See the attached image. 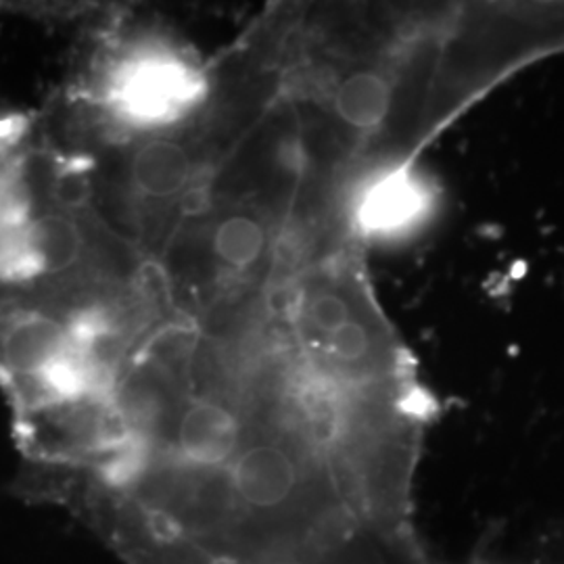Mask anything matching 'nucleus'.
I'll use <instances>...</instances> for the list:
<instances>
[{
	"label": "nucleus",
	"instance_id": "2",
	"mask_svg": "<svg viewBox=\"0 0 564 564\" xmlns=\"http://www.w3.org/2000/svg\"><path fill=\"white\" fill-rule=\"evenodd\" d=\"M429 209V186L419 172L402 165L366 182L354 205V224L364 237L395 239L423 223Z\"/></svg>",
	"mask_w": 564,
	"mask_h": 564
},
{
	"label": "nucleus",
	"instance_id": "6",
	"mask_svg": "<svg viewBox=\"0 0 564 564\" xmlns=\"http://www.w3.org/2000/svg\"><path fill=\"white\" fill-rule=\"evenodd\" d=\"M132 184L151 199H167L182 193L193 176L186 149L172 141L147 142L132 160Z\"/></svg>",
	"mask_w": 564,
	"mask_h": 564
},
{
	"label": "nucleus",
	"instance_id": "4",
	"mask_svg": "<svg viewBox=\"0 0 564 564\" xmlns=\"http://www.w3.org/2000/svg\"><path fill=\"white\" fill-rule=\"evenodd\" d=\"M241 445L237 414L214 400L193 402L176 426V456L193 468H218L232 463Z\"/></svg>",
	"mask_w": 564,
	"mask_h": 564
},
{
	"label": "nucleus",
	"instance_id": "7",
	"mask_svg": "<svg viewBox=\"0 0 564 564\" xmlns=\"http://www.w3.org/2000/svg\"><path fill=\"white\" fill-rule=\"evenodd\" d=\"M393 102V88L379 72H354L339 84L335 111L339 120L356 130H375L383 123Z\"/></svg>",
	"mask_w": 564,
	"mask_h": 564
},
{
	"label": "nucleus",
	"instance_id": "8",
	"mask_svg": "<svg viewBox=\"0 0 564 564\" xmlns=\"http://www.w3.org/2000/svg\"><path fill=\"white\" fill-rule=\"evenodd\" d=\"M30 241L46 274H59L80 262L84 235L80 224L67 214H46L28 224Z\"/></svg>",
	"mask_w": 564,
	"mask_h": 564
},
{
	"label": "nucleus",
	"instance_id": "1",
	"mask_svg": "<svg viewBox=\"0 0 564 564\" xmlns=\"http://www.w3.org/2000/svg\"><path fill=\"white\" fill-rule=\"evenodd\" d=\"M205 97L203 74L162 48L134 51L113 67L105 99L126 126L149 130L184 120Z\"/></svg>",
	"mask_w": 564,
	"mask_h": 564
},
{
	"label": "nucleus",
	"instance_id": "9",
	"mask_svg": "<svg viewBox=\"0 0 564 564\" xmlns=\"http://www.w3.org/2000/svg\"><path fill=\"white\" fill-rule=\"evenodd\" d=\"M263 249L265 230L251 216H230L218 224L214 232V253L232 270H247L260 262Z\"/></svg>",
	"mask_w": 564,
	"mask_h": 564
},
{
	"label": "nucleus",
	"instance_id": "3",
	"mask_svg": "<svg viewBox=\"0 0 564 564\" xmlns=\"http://www.w3.org/2000/svg\"><path fill=\"white\" fill-rule=\"evenodd\" d=\"M300 487V466L281 445H251L230 464V491L239 505L270 512L286 505Z\"/></svg>",
	"mask_w": 564,
	"mask_h": 564
},
{
	"label": "nucleus",
	"instance_id": "10",
	"mask_svg": "<svg viewBox=\"0 0 564 564\" xmlns=\"http://www.w3.org/2000/svg\"><path fill=\"white\" fill-rule=\"evenodd\" d=\"M32 218V195L18 163L0 153V235L23 228Z\"/></svg>",
	"mask_w": 564,
	"mask_h": 564
},
{
	"label": "nucleus",
	"instance_id": "13",
	"mask_svg": "<svg viewBox=\"0 0 564 564\" xmlns=\"http://www.w3.org/2000/svg\"><path fill=\"white\" fill-rule=\"evenodd\" d=\"M55 197L63 207H78L88 199V184L82 172H65L55 184Z\"/></svg>",
	"mask_w": 564,
	"mask_h": 564
},
{
	"label": "nucleus",
	"instance_id": "11",
	"mask_svg": "<svg viewBox=\"0 0 564 564\" xmlns=\"http://www.w3.org/2000/svg\"><path fill=\"white\" fill-rule=\"evenodd\" d=\"M307 321L316 330L330 337L354 318L349 312V303L343 295L333 293V291H324L314 297V302L310 303Z\"/></svg>",
	"mask_w": 564,
	"mask_h": 564
},
{
	"label": "nucleus",
	"instance_id": "12",
	"mask_svg": "<svg viewBox=\"0 0 564 564\" xmlns=\"http://www.w3.org/2000/svg\"><path fill=\"white\" fill-rule=\"evenodd\" d=\"M328 343H330V354L343 364L362 362L364 358H368V351L372 345L368 328L358 321H349L341 330L328 337Z\"/></svg>",
	"mask_w": 564,
	"mask_h": 564
},
{
	"label": "nucleus",
	"instance_id": "5",
	"mask_svg": "<svg viewBox=\"0 0 564 564\" xmlns=\"http://www.w3.org/2000/svg\"><path fill=\"white\" fill-rule=\"evenodd\" d=\"M67 343V324L36 312L21 314L0 333V358L11 375L36 383L59 360Z\"/></svg>",
	"mask_w": 564,
	"mask_h": 564
}]
</instances>
